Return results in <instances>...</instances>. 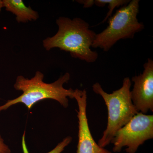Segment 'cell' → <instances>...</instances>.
Wrapping results in <instances>:
<instances>
[{"label":"cell","instance_id":"6da1fadb","mask_svg":"<svg viewBox=\"0 0 153 153\" xmlns=\"http://www.w3.org/2000/svg\"><path fill=\"white\" fill-rule=\"evenodd\" d=\"M56 22L58 27L57 33L43 41L46 50L59 48L69 52L71 57L88 63L97 60L98 53L91 49L96 34L91 30L87 22L79 18L71 19L60 17Z\"/></svg>","mask_w":153,"mask_h":153},{"label":"cell","instance_id":"7a4b0ae2","mask_svg":"<svg viewBox=\"0 0 153 153\" xmlns=\"http://www.w3.org/2000/svg\"><path fill=\"white\" fill-rule=\"evenodd\" d=\"M44 74L40 71H36L31 79L25 78L22 75L17 76L14 88L16 90L22 91V95L14 99L8 100L0 106V112L18 103L25 105L30 109L38 102L50 99L60 103L65 108L68 107V97L74 98V91L72 88L66 89L63 87L70 79L68 72L60 76L52 83L44 82Z\"/></svg>","mask_w":153,"mask_h":153},{"label":"cell","instance_id":"3957f363","mask_svg":"<svg viewBox=\"0 0 153 153\" xmlns=\"http://www.w3.org/2000/svg\"><path fill=\"white\" fill-rule=\"evenodd\" d=\"M131 85V80L126 77L123 79L122 86L111 94L105 92L98 82L92 86L93 91L104 100L108 111L106 128L98 141L100 147L109 145L117 132L138 113L132 101Z\"/></svg>","mask_w":153,"mask_h":153},{"label":"cell","instance_id":"277c9868","mask_svg":"<svg viewBox=\"0 0 153 153\" xmlns=\"http://www.w3.org/2000/svg\"><path fill=\"white\" fill-rule=\"evenodd\" d=\"M139 0L130 1L111 16L108 25L101 33L96 34L91 47L100 48L108 52L121 39H132L136 33L142 31L144 25L137 19Z\"/></svg>","mask_w":153,"mask_h":153},{"label":"cell","instance_id":"5b68a950","mask_svg":"<svg viewBox=\"0 0 153 153\" xmlns=\"http://www.w3.org/2000/svg\"><path fill=\"white\" fill-rule=\"evenodd\" d=\"M153 138V115L138 112L117 132L111 143L113 144L114 152H119L123 147H127V153H135L140 145Z\"/></svg>","mask_w":153,"mask_h":153},{"label":"cell","instance_id":"8992f818","mask_svg":"<svg viewBox=\"0 0 153 153\" xmlns=\"http://www.w3.org/2000/svg\"><path fill=\"white\" fill-rule=\"evenodd\" d=\"M142 74L132 78L134 82L131 91V100L139 112L146 114L153 111V60L149 58L144 64Z\"/></svg>","mask_w":153,"mask_h":153},{"label":"cell","instance_id":"52a82bcc","mask_svg":"<svg viewBox=\"0 0 153 153\" xmlns=\"http://www.w3.org/2000/svg\"><path fill=\"white\" fill-rule=\"evenodd\" d=\"M74 98L78 106V143L76 153H112L100 147L96 143L91 133L86 115L87 92L85 89L74 91Z\"/></svg>","mask_w":153,"mask_h":153},{"label":"cell","instance_id":"ba28073f","mask_svg":"<svg viewBox=\"0 0 153 153\" xmlns=\"http://www.w3.org/2000/svg\"><path fill=\"white\" fill-rule=\"evenodd\" d=\"M3 3L6 10L16 16L18 23L36 21L39 18L38 12L27 7L22 0H3Z\"/></svg>","mask_w":153,"mask_h":153},{"label":"cell","instance_id":"9c48e42d","mask_svg":"<svg viewBox=\"0 0 153 153\" xmlns=\"http://www.w3.org/2000/svg\"><path fill=\"white\" fill-rule=\"evenodd\" d=\"M130 1L127 0H95L94 1V4L96 6L99 7H103L108 5V12L106 16L103 19L102 23L106 22L107 19L111 16L114 10L116 8L126 5Z\"/></svg>","mask_w":153,"mask_h":153},{"label":"cell","instance_id":"30bf717a","mask_svg":"<svg viewBox=\"0 0 153 153\" xmlns=\"http://www.w3.org/2000/svg\"><path fill=\"white\" fill-rule=\"evenodd\" d=\"M72 140V138L71 137H66L62 142L59 143L53 150L47 153H61L64 150L65 148L71 142Z\"/></svg>","mask_w":153,"mask_h":153},{"label":"cell","instance_id":"8fae6325","mask_svg":"<svg viewBox=\"0 0 153 153\" xmlns=\"http://www.w3.org/2000/svg\"><path fill=\"white\" fill-rule=\"evenodd\" d=\"M11 150L5 143L4 140L0 134V153H11Z\"/></svg>","mask_w":153,"mask_h":153},{"label":"cell","instance_id":"7c38bea8","mask_svg":"<svg viewBox=\"0 0 153 153\" xmlns=\"http://www.w3.org/2000/svg\"><path fill=\"white\" fill-rule=\"evenodd\" d=\"M77 2L82 4L84 8H89L94 5L93 0H85V1H76Z\"/></svg>","mask_w":153,"mask_h":153},{"label":"cell","instance_id":"4fadbf2b","mask_svg":"<svg viewBox=\"0 0 153 153\" xmlns=\"http://www.w3.org/2000/svg\"><path fill=\"white\" fill-rule=\"evenodd\" d=\"M4 8V6H3V0H0V12L2 8Z\"/></svg>","mask_w":153,"mask_h":153}]
</instances>
